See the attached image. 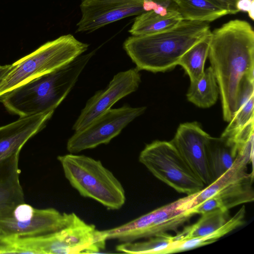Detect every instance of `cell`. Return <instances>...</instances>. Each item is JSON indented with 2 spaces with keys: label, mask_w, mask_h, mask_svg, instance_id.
<instances>
[{
  "label": "cell",
  "mask_w": 254,
  "mask_h": 254,
  "mask_svg": "<svg viewBox=\"0 0 254 254\" xmlns=\"http://www.w3.org/2000/svg\"><path fill=\"white\" fill-rule=\"evenodd\" d=\"M12 68V64L0 65V84Z\"/></svg>",
  "instance_id": "29"
},
{
  "label": "cell",
  "mask_w": 254,
  "mask_h": 254,
  "mask_svg": "<svg viewBox=\"0 0 254 254\" xmlns=\"http://www.w3.org/2000/svg\"><path fill=\"white\" fill-rule=\"evenodd\" d=\"M219 94V89L214 72L209 66L204 70L199 79L190 82L187 97L197 107L207 108L215 104Z\"/></svg>",
  "instance_id": "20"
},
{
  "label": "cell",
  "mask_w": 254,
  "mask_h": 254,
  "mask_svg": "<svg viewBox=\"0 0 254 254\" xmlns=\"http://www.w3.org/2000/svg\"><path fill=\"white\" fill-rule=\"evenodd\" d=\"M208 57L218 85L223 118L236 112L242 85L254 80V31L247 21L235 19L211 32Z\"/></svg>",
  "instance_id": "1"
},
{
  "label": "cell",
  "mask_w": 254,
  "mask_h": 254,
  "mask_svg": "<svg viewBox=\"0 0 254 254\" xmlns=\"http://www.w3.org/2000/svg\"><path fill=\"white\" fill-rule=\"evenodd\" d=\"M92 53L33 78L0 95V102L20 117L54 111L74 86Z\"/></svg>",
  "instance_id": "2"
},
{
  "label": "cell",
  "mask_w": 254,
  "mask_h": 254,
  "mask_svg": "<svg viewBox=\"0 0 254 254\" xmlns=\"http://www.w3.org/2000/svg\"><path fill=\"white\" fill-rule=\"evenodd\" d=\"M230 218L229 210L217 209L203 213L195 223L177 232L176 239L181 240L207 235L222 226Z\"/></svg>",
  "instance_id": "23"
},
{
  "label": "cell",
  "mask_w": 254,
  "mask_h": 254,
  "mask_svg": "<svg viewBox=\"0 0 254 254\" xmlns=\"http://www.w3.org/2000/svg\"><path fill=\"white\" fill-rule=\"evenodd\" d=\"M8 243L5 238L0 236V254H6Z\"/></svg>",
  "instance_id": "30"
},
{
  "label": "cell",
  "mask_w": 254,
  "mask_h": 254,
  "mask_svg": "<svg viewBox=\"0 0 254 254\" xmlns=\"http://www.w3.org/2000/svg\"><path fill=\"white\" fill-rule=\"evenodd\" d=\"M65 177L83 197L91 198L107 209H121L126 202L121 182L100 160L69 153L57 157Z\"/></svg>",
  "instance_id": "4"
},
{
  "label": "cell",
  "mask_w": 254,
  "mask_h": 254,
  "mask_svg": "<svg viewBox=\"0 0 254 254\" xmlns=\"http://www.w3.org/2000/svg\"><path fill=\"white\" fill-rule=\"evenodd\" d=\"M102 230L77 215L68 224L52 233L32 237H16L14 254H74L98 253L105 249Z\"/></svg>",
  "instance_id": "5"
},
{
  "label": "cell",
  "mask_w": 254,
  "mask_h": 254,
  "mask_svg": "<svg viewBox=\"0 0 254 254\" xmlns=\"http://www.w3.org/2000/svg\"><path fill=\"white\" fill-rule=\"evenodd\" d=\"M236 7L239 12H247L250 18L254 20V0H238Z\"/></svg>",
  "instance_id": "27"
},
{
  "label": "cell",
  "mask_w": 254,
  "mask_h": 254,
  "mask_svg": "<svg viewBox=\"0 0 254 254\" xmlns=\"http://www.w3.org/2000/svg\"><path fill=\"white\" fill-rule=\"evenodd\" d=\"M140 82L141 75L136 68L115 74L104 89L96 92L87 101L72 129L77 131L85 127L119 100L136 91Z\"/></svg>",
  "instance_id": "11"
},
{
  "label": "cell",
  "mask_w": 254,
  "mask_h": 254,
  "mask_svg": "<svg viewBox=\"0 0 254 254\" xmlns=\"http://www.w3.org/2000/svg\"><path fill=\"white\" fill-rule=\"evenodd\" d=\"M254 83L247 80L241 90L237 110L221 136L231 138L254 119Z\"/></svg>",
  "instance_id": "22"
},
{
  "label": "cell",
  "mask_w": 254,
  "mask_h": 254,
  "mask_svg": "<svg viewBox=\"0 0 254 254\" xmlns=\"http://www.w3.org/2000/svg\"><path fill=\"white\" fill-rule=\"evenodd\" d=\"M183 20L209 22L229 14L211 0H173Z\"/></svg>",
  "instance_id": "21"
},
{
  "label": "cell",
  "mask_w": 254,
  "mask_h": 254,
  "mask_svg": "<svg viewBox=\"0 0 254 254\" xmlns=\"http://www.w3.org/2000/svg\"><path fill=\"white\" fill-rule=\"evenodd\" d=\"M210 32L209 22L183 20L161 33L131 36L123 47L139 71L165 72L174 68L185 53Z\"/></svg>",
  "instance_id": "3"
},
{
  "label": "cell",
  "mask_w": 254,
  "mask_h": 254,
  "mask_svg": "<svg viewBox=\"0 0 254 254\" xmlns=\"http://www.w3.org/2000/svg\"><path fill=\"white\" fill-rule=\"evenodd\" d=\"M146 241L121 243L116 249L119 252L132 254H167L171 251L176 241L175 236L167 233L149 238Z\"/></svg>",
  "instance_id": "25"
},
{
  "label": "cell",
  "mask_w": 254,
  "mask_h": 254,
  "mask_svg": "<svg viewBox=\"0 0 254 254\" xmlns=\"http://www.w3.org/2000/svg\"><path fill=\"white\" fill-rule=\"evenodd\" d=\"M210 36L211 32L190 48L179 61L178 65L185 69L190 82L199 79L204 72L205 62L208 55Z\"/></svg>",
  "instance_id": "24"
},
{
  "label": "cell",
  "mask_w": 254,
  "mask_h": 254,
  "mask_svg": "<svg viewBox=\"0 0 254 254\" xmlns=\"http://www.w3.org/2000/svg\"><path fill=\"white\" fill-rule=\"evenodd\" d=\"M54 112L20 117L0 126V164L12 156L19 155L25 144L45 127Z\"/></svg>",
  "instance_id": "15"
},
{
  "label": "cell",
  "mask_w": 254,
  "mask_h": 254,
  "mask_svg": "<svg viewBox=\"0 0 254 254\" xmlns=\"http://www.w3.org/2000/svg\"><path fill=\"white\" fill-rule=\"evenodd\" d=\"M207 158L212 183L229 169L238 155L235 144L227 137L208 136Z\"/></svg>",
  "instance_id": "17"
},
{
  "label": "cell",
  "mask_w": 254,
  "mask_h": 254,
  "mask_svg": "<svg viewBox=\"0 0 254 254\" xmlns=\"http://www.w3.org/2000/svg\"><path fill=\"white\" fill-rule=\"evenodd\" d=\"M143 0H82L77 32H91L123 18L144 12Z\"/></svg>",
  "instance_id": "12"
},
{
  "label": "cell",
  "mask_w": 254,
  "mask_h": 254,
  "mask_svg": "<svg viewBox=\"0 0 254 254\" xmlns=\"http://www.w3.org/2000/svg\"><path fill=\"white\" fill-rule=\"evenodd\" d=\"M88 46L71 34L46 42L12 64L13 68L0 84V95L69 63L84 53Z\"/></svg>",
  "instance_id": "6"
},
{
  "label": "cell",
  "mask_w": 254,
  "mask_h": 254,
  "mask_svg": "<svg viewBox=\"0 0 254 254\" xmlns=\"http://www.w3.org/2000/svg\"><path fill=\"white\" fill-rule=\"evenodd\" d=\"M246 208L243 205L220 228L207 235L181 240H176L171 254L188 251L213 243L245 223Z\"/></svg>",
  "instance_id": "19"
},
{
  "label": "cell",
  "mask_w": 254,
  "mask_h": 254,
  "mask_svg": "<svg viewBox=\"0 0 254 254\" xmlns=\"http://www.w3.org/2000/svg\"><path fill=\"white\" fill-rule=\"evenodd\" d=\"M183 20L178 11L171 12L165 15L152 10L144 11L137 15L129 32L134 36L157 34L174 28Z\"/></svg>",
  "instance_id": "18"
},
{
  "label": "cell",
  "mask_w": 254,
  "mask_h": 254,
  "mask_svg": "<svg viewBox=\"0 0 254 254\" xmlns=\"http://www.w3.org/2000/svg\"><path fill=\"white\" fill-rule=\"evenodd\" d=\"M187 196L157 208L127 223L102 230L107 240H117L121 243L149 238L178 229L193 215L181 205Z\"/></svg>",
  "instance_id": "9"
},
{
  "label": "cell",
  "mask_w": 254,
  "mask_h": 254,
  "mask_svg": "<svg viewBox=\"0 0 254 254\" xmlns=\"http://www.w3.org/2000/svg\"><path fill=\"white\" fill-rule=\"evenodd\" d=\"M209 135L196 122L181 124L171 141L193 173L207 186L212 183L206 151Z\"/></svg>",
  "instance_id": "13"
},
{
  "label": "cell",
  "mask_w": 254,
  "mask_h": 254,
  "mask_svg": "<svg viewBox=\"0 0 254 254\" xmlns=\"http://www.w3.org/2000/svg\"><path fill=\"white\" fill-rule=\"evenodd\" d=\"M10 213L0 216V236L32 237L47 234L66 226L76 215L61 213L54 208H35L31 218L20 222L14 219Z\"/></svg>",
  "instance_id": "14"
},
{
  "label": "cell",
  "mask_w": 254,
  "mask_h": 254,
  "mask_svg": "<svg viewBox=\"0 0 254 254\" xmlns=\"http://www.w3.org/2000/svg\"><path fill=\"white\" fill-rule=\"evenodd\" d=\"M216 4L226 10L229 14H234L239 12L236 7L238 0H211Z\"/></svg>",
  "instance_id": "28"
},
{
  "label": "cell",
  "mask_w": 254,
  "mask_h": 254,
  "mask_svg": "<svg viewBox=\"0 0 254 254\" xmlns=\"http://www.w3.org/2000/svg\"><path fill=\"white\" fill-rule=\"evenodd\" d=\"M143 7L144 11L152 10L161 15L178 12V6L173 0H143Z\"/></svg>",
  "instance_id": "26"
},
{
  "label": "cell",
  "mask_w": 254,
  "mask_h": 254,
  "mask_svg": "<svg viewBox=\"0 0 254 254\" xmlns=\"http://www.w3.org/2000/svg\"><path fill=\"white\" fill-rule=\"evenodd\" d=\"M254 153L239 154L233 166L218 179L197 192L188 195L181 205L189 211L206 199L214 196L226 210L245 203L253 202V172L249 173L248 165L253 163Z\"/></svg>",
  "instance_id": "7"
},
{
  "label": "cell",
  "mask_w": 254,
  "mask_h": 254,
  "mask_svg": "<svg viewBox=\"0 0 254 254\" xmlns=\"http://www.w3.org/2000/svg\"><path fill=\"white\" fill-rule=\"evenodd\" d=\"M146 109V107L133 108L127 105L110 109L82 129L75 131L67 142V150L74 154L109 143L127 125L143 114Z\"/></svg>",
  "instance_id": "10"
},
{
  "label": "cell",
  "mask_w": 254,
  "mask_h": 254,
  "mask_svg": "<svg viewBox=\"0 0 254 254\" xmlns=\"http://www.w3.org/2000/svg\"><path fill=\"white\" fill-rule=\"evenodd\" d=\"M19 158V155H16L0 164V216L10 213L17 205L24 202Z\"/></svg>",
  "instance_id": "16"
},
{
  "label": "cell",
  "mask_w": 254,
  "mask_h": 254,
  "mask_svg": "<svg viewBox=\"0 0 254 254\" xmlns=\"http://www.w3.org/2000/svg\"><path fill=\"white\" fill-rule=\"evenodd\" d=\"M138 160L154 176L178 192L191 195L205 186L171 141L155 140L147 144Z\"/></svg>",
  "instance_id": "8"
}]
</instances>
